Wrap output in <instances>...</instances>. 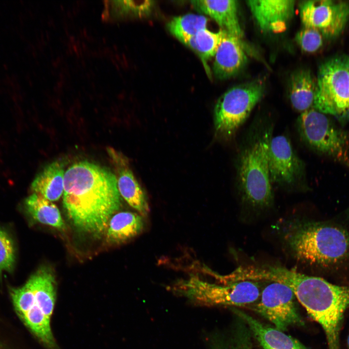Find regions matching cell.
Returning a JSON list of instances; mask_svg holds the SVG:
<instances>
[{
  "label": "cell",
  "instance_id": "8",
  "mask_svg": "<svg viewBox=\"0 0 349 349\" xmlns=\"http://www.w3.org/2000/svg\"><path fill=\"white\" fill-rule=\"evenodd\" d=\"M264 91V82L255 80L233 87L222 94L214 111L216 136L224 140L232 138L261 99Z\"/></svg>",
  "mask_w": 349,
  "mask_h": 349
},
{
  "label": "cell",
  "instance_id": "3",
  "mask_svg": "<svg viewBox=\"0 0 349 349\" xmlns=\"http://www.w3.org/2000/svg\"><path fill=\"white\" fill-rule=\"evenodd\" d=\"M297 299L321 326L328 349H340L342 321L349 308V286L335 285L321 277L309 276Z\"/></svg>",
  "mask_w": 349,
  "mask_h": 349
},
{
  "label": "cell",
  "instance_id": "22",
  "mask_svg": "<svg viewBox=\"0 0 349 349\" xmlns=\"http://www.w3.org/2000/svg\"><path fill=\"white\" fill-rule=\"evenodd\" d=\"M28 213L35 221L59 230L65 228L61 213L56 206L41 195L33 193L25 201Z\"/></svg>",
  "mask_w": 349,
  "mask_h": 349
},
{
  "label": "cell",
  "instance_id": "19",
  "mask_svg": "<svg viewBox=\"0 0 349 349\" xmlns=\"http://www.w3.org/2000/svg\"><path fill=\"white\" fill-rule=\"evenodd\" d=\"M64 173L62 161L50 163L35 176L32 190L49 201H57L63 193Z\"/></svg>",
  "mask_w": 349,
  "mask_h": 349
},
{
  "label": "cell",
  "instance_id": "16",
  "mask_svg": "<svg viewBox=\"0 0 349 349\" xmlns=\"http://www.w3.org/2000/svg\"><path fill=\"white\" fill-rule=\"evenodd\" d=\"M232 310L246 323L263 349H308L296 338L274 327L268 326L236 307Z\"/></svg>",
  "mask_w": 349,
  "mask_h": 349
},
{
  "label": "cell",
  "instance_id": "7",
  "mask_svg": "<svg viewBox=\"0 0 349 349\" xmlns=\"http://www.w3.org/2000/svg\"><path fill=\"white\" fill-rule=\"evenodd\" d=\"M297 126L309 147L349 168V134L328 115L312 108L301 113Z\"/></svg>",
  "mask_w": 349,
  "mask_h": 349
},
{
  "label": "cell",
  "instance_id": "11",
  "mask_svg": "<svg viewBox=\"0 0 349 349\" xmlns=\"http://www.w3.org/2000/svg\"><path fill=\"white\" fill-rule=\"evenodd\" d=\"M269 168L272 183L291 187L303 180L305 167L289 139L283 135L271 137L269 150Z\"/></svg>",
  "mask_w": 349,
  "mask_h": 349
},
{
  "label": "cell",
  "instance_id": "21",
  "mask_svg": "<svg viewBox=\"0 0 349 349\" xmlns=\"http://www.w3.org/2000/svg\"><path fill=\"white\" fill-rule=\"evenodd\" d=\"M317 82L306 70L296 71L291 77L289 98L293 108L301 113L313 106Z\"/></svg>",
  "mask_w": 349,
  "mask_h": 349
},
{
  "label": "cell",
  "instance_id": "29",
  "mask_svg": "<svg viewBox=\"0 0 349 349\" xmlns=\"http://www.w3.org/2000/svg\"><path fill=\"white\" fill-rule=\"evenodd\" d=\"M345 215L347 220L349 222V207L345 212Z\"/></svg>",
  "mask_w": 349,
  "mask_h": 349
},
{
  "label": "cell",
  "instance_id": "2",
  "mask_svg": "<svg viewBox=\"0 0 349 349\" xmlns=\"http://www.w3.org/2000/svg\"><path fill=\"white\" fill-rule=\"evenodd\" d=\"M278 225L285 243L299 262L330 272L349 263V232L343 226L295 218Z\"/></svg>",
  "mask_w": 349,
  "mask_h": 349
},
{
  "label": "cell",
  "instance_id": "23",
  "mask_svg": "<svg viewBox=\"0 0 349 349\" xmlns=\"http://www.w3.org/2000/svg\"><path fill=\"white\" fill-rule=\"evenodd\" d=\"M223 32L221 29L218 32H214L205 28L183 43L198 55L207 72L209 71L207 61L214 57L222 39Z\"/></svg>",
  "mask_w": 349,
  "mask_h": 349
},
{
  "label": "cell",
  "instance_id": "5",
  "mask_svg": "<svg viewBox=\"0 0 349 349\" xmlns=\"http://www.w3.org/2000/svg\"><path fill=\"white\" fill-rule=\"evenodd\" d=\"M175 294L206 306H245L255 303L261 290L258 281H242L218 284L191 275L170 287Z\"/></svg>",
  "mask_w": 349,
  "mask_h": 349
},
{
  "label": "cell",
  "instance_id": "1",
  "mask_svg": "<svg viewBox=\"0 0 349 349\" xmlns=\"http://www.w3.org/2000/svg\"><path fill=\"white\" fill-rule=\"evenodd\" d=\"M121 204L116 175L108 169L84 160L65 172L63 206L79 231L100 237Z\"/></svg>",
  "mask_w": 349,
  "mask_h": 349
},
{
  "label": "cell",
  "instance_id": "15",
  "mask_svg": "<svg viewBox=\"0 0 349 349\" xmlns=\"http://www.w3.org/2000/svg\"><path fill=\"white\" fill-rule=\"evenodd\" d=\"M223 36L214 56L213 70L219 79H228L245 65L247 57L240 39L223 30Z\"/></svg>",
  "mask_w": 349,
  "mask_h": 349
},
{
  "label": "cell",
  "instance_id": "17",
  "mask_svg": "<svg viewBox=\"0 0 349 349\" xmlns=\"http://www.w3.org/2000/svg\"><path fill=\"white\" fill-rule=\"evenodd\" d=\"M191 3L199 13L209 16L221 30L239 39L243 36L238 16V4L235 0H193Z\"/></svg>",
  "mask_w": 349,
  "mask_h": 349
},
{
  "label": "cell",
  "instance_id": "27",
  "mask_svg": "<svg viewBox=\"0 0 349 349\" xmlns=\"http://www.w3.org/2000/svg\"><path fill=\"white\" fill-rule=\"evenodd\" d=\"M323 35L318 30L304 27L296 35L295 40L301 48L308 53L318 50L323 44Z\"/></svg>",
  "mask_w": 349,
  "mask_h": 349
},
{
  "label": "cell",
  "instance_id": "28",
  "mask_svg": "<svg viewBox=\"0 0 349 349\" xmlns=\"http://www.w3.org/2000/svg\"><path fill=\"white\" fill-rule=\"evenodd\" d=\"M221 349H252L251 347L246 345L237 344Z\"/></svg>",
  "mask_w": 349,
  "mask_h": 349
},
{
  "label": "cell",
  "instance_id": "26",
  "mask_svg": "<svg viewBox=\"0 0 349 349\" xmlns=\"http://www.w3.org/2000/svg\"><path fill=\"white\" fill-rule=\"evenodd\" d=\"M15 249L8 233L0 227V278L3 271L11 272L15 263Z\"/></svg>",
  "mask_w": 349,
  "mask_h": 349
},
{
  "label": "cell",
  "instance_id": "20",
  "mask_svg": "<svg viewBox=\"0 0 349 349\" xmlns=\"http://www.w3.org/2000/svg\"><path fill=\"white\" fill-rule=\"evenodd\" d=\"M144 225L140 215L128 211L119 212L112 216L109 222L106 240L114 244L124 243L139 235Z\"/></svg>",
  "mask_w": 349,
  "mask_h": 349
},
{
  "label": "cell",
  "instance_id": "4",
  "mask_svg": "<svg viewBox=\"0 0 349 349\" xmlns=\"http://www.w3.org/2000/svg\"><path fill=\"white\" fill-rule=\"evenodd\" d=\"M271 129L254 137L241 151L238 162V185L242 200L257 208L270 207L273 203L269 168V150Z\"/></svg>",
  "mask_w": 349,
  "mask_h": 349
},
{
  "label": "cell",
  "instance_id": "24",
  "mask_svg": "<svg viewBox=\"0 0 349 349\" xmlns=\"http://www.w3.org/2000/svg\"><path fill=\"white\" fill-rule=\"evenodd\" d=\"M208 19L201 15L188 14L174 17L167 24L169 32L182 43L206 28Z\"/></svg>",
  "mask_w": 349,
  "mask_h": 349
},
{
  "label": "cell",
  "instance_id": "6",
  "mask_svg": "<svg viewBox=\"0 0 349 349\" xmlns=\"http://www.w3.org/2000/svg\"><path fill=\"white\" fill-rule=\"evenodd\" d=\"M313 108L341 124L349 123V56H334L320 65Z\"/></svg>",
  "mask_w": 349,
  "mask_h": 349
},
{
  "label": "cell",
  "instance_id": "9",
  "mask_svg": "<svg viewBox=\"0 0 349 349\" xmlns=\"http://www.w3.org/2000/svg\"><path fill=\"white\" fill-rule=\"evenodd\" d=\"M295 298L287 286L270 282L261 290L253 310L270 321L274 328L285 332L291 326L304 325L295 305Z\"/></svg>",
  "mask_w": 349,
  "mask_h": 349
},
{
  "label": "cell",
  "instance_id": "10",
  "mask_svg": "<svg viewBox=\"0 0 349 349\" xmlns=\"http://www.w3.org/2000/svg\"><path fill=\"white\" fill-rule=\"evenodd\" d=\"M304 27L315 29L323 36L334 38L343 31L349 18V2L342 0H308L300 7Z\"/></svg>",
  "mask_w": 349,
  "mask_h": 349
},
{
  "label": "cell",
  "instance_id": "30",
  "mask_svg": "<svg viewBox=\"0 0 349 349\" xmlns=\"http://www.w3.org/2000/svg\"><path fill=\"white\" fill-rule=\"evenodd\" d=\"M346 345L348 349H349V333L347 337Z\"/></svg>",
  "mask_w": 349,
  "mask_h": 349
},
{
  "label": "cell",
  "instance_id": "14",
  "mask_svg": "<svg viewBox=\"0 0 349 349\" xmlns=\"http://www.w3.org/2000/svg\"><path fill=\"white\" fill-rule=\"evenodd\" d=\"M108 152L116 168L117 187L120 195L141 215H146L149 211L147 197L130 170L125 157L109 148Z\"/></svg>",
  "mask_w": 349,
  "mask_h": 349
},
{
  "label": "cell",
  "instance_id": "25",
  "mask_svg": "<svg viewBox=\"0 0 349 349\" xmlns=\"http://www.w3.org/2000/svg\"><path fill=\"white\" fill-rule=\"evenodd\" d=\"M154 4L153 0H116L112 1L111 11L116 16H143L151 13Z\"/></svg>",
  "mask_w": 349,
  "mask_h": 349
},
{
  "label": "cell",
  "instance_id": "18",
  "mask_svg": "<svg viewBox=\"0 0 349 349\" xmlns=\"http://www.w3.org/2000/svg\"><path fill=\"white\" fill-rule=\"evenodd\" d=\"M34 295L35 303L50 319L56 299L55 279L52 270L47 266L40 268L27 281Z\"/></svg>",
  "mask_w": 349,
  "mask_h": 349
},
{
  "label": "cell",
  "instance_id": "12",
  "mask_svg": "<svg viewBox=\"0 0 349 349\" xmlns=\"http://www.w3.org/2000/svg\"><path fill=\"white\" fill-rule=\"evenodd\" d=\"M9 291L20 319L45 345L55 349L56 344L51 329L50 319L35 304L33 292L28 282L19 287H11Z\"/></svg>",
  "mask_w": 349,
  "mask_h": 349
},
{
  "label": "cell",
  "instance_id": "13",
  "mask_svg": "<svg viewBox=\"0 0 349 349\" xmlns=\"http://www.w3.org/2000/svg\"><path fill=\"white\" fill-rule=\"evenodd\" d=\"M247 4L260 29L264 32L284 31L294 13L292 0H251Z\"/></svg>",
  "mask_w": 349,
  "mask_h": 349
}]
</instances>
